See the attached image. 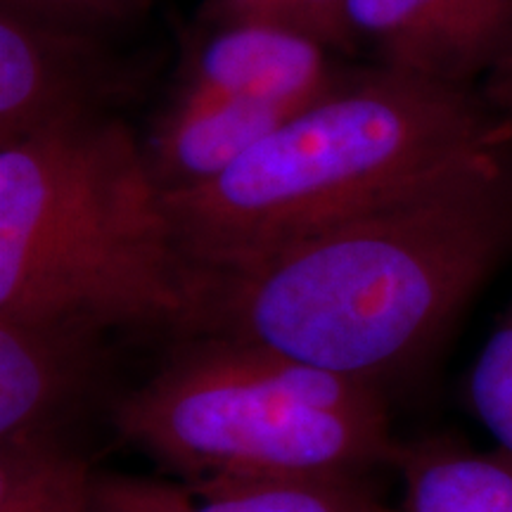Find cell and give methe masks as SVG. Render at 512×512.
<instances>
[{
  "label": "cell",
  "instance_id": "6da1fadb",
  "mask_svg": "<svg viewBox=\"0 0 512 512\" xmlns=\"http://www.w3.org/2000/svg\"><path fill=\"white\" fill-rule=\"evenodd\" d=\"M512 245V147L460 174L197 275L190 332L375 384L430 349Z\"/></svg>",
  "mask_w": 512,
  "mask_h": 512
},
{
  "label": "cell",
  "instance_id": "7a4b0ae2",
  "mask_svg": "<svg viewBox=\"0 0 512 512\" xmlns=\"http://www.w3.org/2000/svg\"><path fill=\"white\" fill-rule=\"evenodd\" d=\"M508 147L512 126L482 91L373 64L339 72L228 171L164 204L195 271H238Z\"/></svg>",
  "mask_w": 512,
  "mask_h": 512
},
{
  "label": "cell",
  "instance_id": "3957f363",
  "mask_svg": "<svg viewBox=\"0 0 512 512\" xmlns=\"http://www.w3.org/2000/svg\"><path fill=\"white\" fill-rule=\"evenodd\" d=\"M197 275L114 114L0 145V318L190 330Z\"/></svg>",
  "mask_w": 512,
  "mask_h": 512
},
{
  "label": "cell",
  "instance_id": "277c9868",
  "mask_svg": "<svg viewBox=\"0 0 512 512\" xmlns=\"http://www.w3.org/2000/svg\"><path fill=\"white\" fill-rule=\"evenodd\" d=\"M117 427L183 482L358 477L399 453L375 384L221 335L128 394Z\"/></svg>",
  "mask_w": 512,
  "mask_h": 512
},
{
  "label": "cell",
  "instance_id": "5b68a950",
  "mask_svg": "<svg viewBox=\"0 0 512 512\" xmlns=\"http://www.w3.org/2000/svg\"><path fill=\"white\" fill-rule=\"evenodd\" d=\"M98 31L0 3V145L126 98L133 74Z\"/></svg>",
  "mask_w": 512,
  "mask_h": 512
},
{
  "label": "cell",
  "instance_id": "8992f818",
  "mask_svg": "<svg viewBox=\"0 0 512 512\" xmlns=\"http://www.w3.org/2000/svg\"><path fill=\"white\" fill-rule=\"evenodd\" d=\"M347 22L377 67L453 88L512 57V0H347Z\"/></svg>",
  "mask_w": 512,
  "mask_h": 512
},
{
  "label": "cell",
  "instance_id": "52a82bcc",
  "mask_svg": "<svg viewBox=\"0 0 512 512\" xmlns=\"http://www.w3.org/2000/svg\"><path fill=\"white\" fill-rule=\"evenodd\" d=\"M330 55L323 43L273 24L209 27L185 57L174 100L306 105L337 79Z\"/></svg>",
  "mask_w": 512,
  "mask_h": 512
},
{
  "label": "cell",
  "instance_id": "ba28073f",
  "mask_svg": "<svg viewBox=\"0 0 512 512\" xmlns=\"http://www.w3.org/2000/svg\"><path fill=\"white\" fill-rule=\"evenodd\" d=\"M105 332L74 320L0 318V446L60 441Z\"/></svg>",
  "mask_w": 512,
  "mask_h": 512
},
{
  "label": "cell",
  "instance_id": "9c48e42d",
  "mask_svg": "<svg viewBox=\"0 0 512 512\" xmlns=\"http://www.w3.org/2000/svg\"><path fill=\"white\" fill-rule=\"evenodd\" d=\"M375 498L358 477H271L155 482L95 479L93 512H368Z\"/></svg>",
  "mask_w": 512,
  "mask_h": 512
},
{
  "label": "cell",
  "instance_id": "30bf717a",
  "mask_svg": "<svg viewBox=\"0 0 512 512\" xmlns=\"http://www.w3.org/2000/svg\"><path fill=\"white\" fill-rule=\"evenodd\" d=\"M306 105L171 100L143 140L159 190L178 192L214 181Z\"/></svg>",
  "mask_w": 512,
  "mask_h": 512
},
{
  "label": "cell",
  "instance_id": "8fae6325",
  "mask_svg": "<svg viewBox=\"0 0 512 512\" xmlns=\"http://www.w3.org/2000/svg\"><path fill=\"white\" fill-rule=\"evenodd\" d=\"M406 512H512V456L448 441L399 448Z\"/></svg>",
  "mask_w": 512,
  "mask_h": 512
},
{
  "label": "cell",
  "instance_id": "7c38bea8",
  "mask_svg": "<svg viewBox=\"0 0 512 512\" xmlns=\"http://www.w3.org/2000/svg\"><path fill=\"white\" fill-rule=\"evenodd\" d=\"M93 489L60 441L0 446V512H93Z\"/></svg>",
  "mask_w": 512,
  "mask_h": 512
},
{
  "label": "cell",
  "instance_id": "4fadbf2b",
  "mask_svg": "<svg viewBox=\"0 0 512 512\" xmlns=\"http://www.w3.org/2000/svg\"><path fill=\"white\" fill-rule=\"evenodd\" d=\"M202 22L207 27L273 24L309 36L332 53H356L347 22V0H204Z\"/></svg>",
  "mask_w": 512,
  "mask_h": 512
},
{
  "label": "cell",
  "instance_id": "5bb4252c",
  "mask_svg": "<svg viewBox=\"0 0 512 512\" xmlns=\"http://www.w3.org/2000/svg\"><path fill=\"white\" fill-rule=\"evenodd\" d=\"M467 401L498 451L512 456V302L472 366Z\"/></svg>",
  "mask_w": 512,
  "mask_h": 512
},
{
  "label": "cell",
  "instance_id": "9a60e30c",
  "mask_svg": "<svg viewBox=\"0 0 512 512\" xmlns=\"http://www.w3.org/2000/svg\"><path fill=\"white\" fill-rule=\"evenodd\" d=\"M0 3L60 19V22L105 29V24L121 22L133 15L143 5V0H0Z\"/></svg>",
  "mask_w": 512,
  "mask_h": 512
},
{
  "label": "cell",
  "instance_id": "2e32d148",
  "mask_svg": "<svg viewBox=\"0 0 512 512\" xmlns=\"http://www.w3.org/2000/svg\"><path fill=\"white\" fill-rule=\"evenodd\" d=\"M479 91L494 110L512 126V57L486 76Z\"/></svg>",
  "mask_w": 512,
  "mask_h": 512
},
{
  "label": "cell",
  "instance_id": "e0dca14e",
  "mask_svg": "<svg viewBox=\"0 0 512 512\" xmlns=\"http://www.w3.org/2000/svg\"><path fill=\"white\" fill-rule=\"evenodd\" d=\"M368 512H406V510H394V508H384V505H380V503H373V508H370Z\"/></svg>",
  "mask_w": 512,
  "mask_h": 512
}]
</instances>
